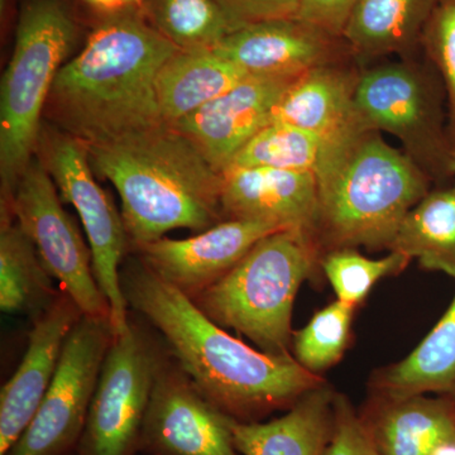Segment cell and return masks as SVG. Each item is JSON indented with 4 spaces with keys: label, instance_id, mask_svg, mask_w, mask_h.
<instances>
[{
    "label": "cell",
    "instance_id": "1",
    "mask_svg": "<svg viewBox=\"0 0 455 455\" xmlns=\"http://www.w3.org/2000/svg\"><path fill=\"white\" fill-rule=\"evenodd\" d=\"M128 307L163 334L180 370L220 411L242 423L298 403L320 379L289 355H269L232 337L140 260L121 274Z\"/></svg>",
    "mask_w": 455,
    "mask_h": 455
},
{
    "label": "cell",
    "instance_id": "2",
    "mask_svg": "<svg viewBox=\"0 0 455 455\" xmlns=\"http://www.w3.org/2000/svg\"><path fill=\"white\" fill-rule=\"evenodd\" d=\"M178 51L139 12H116L60 68L46 110L86 147L163 127L156 80Z\"/></svg>",
    "mask_w": 455,
    "mask_h": 455
},
{
    "label": "cell",
    "instance_id": "3",
    "mask_svg": "<svg viewBox=\"0 0 455 455\" xmlns=\"http://www.w3.org/2000/svg\"><path fill=\"white\" fill-rule=\"evenodd\" d=\"M95 173L112 182L134 245L164 238L173 229L204 232L224 220L221 173L169 125L89 146Z\"/></svg>",
    "mask_w": 455,
    "mask_h": 455
},
{
    "label": "cell",
    "instance_id": "4",
    "mask_svg": "<svg viewBox=\"0 0 455 455\" xmlns=\"http://www.w3.org/2000/svg\"><path fill=\"white\" fill-rule=\"evenodd\" d=\"M316 180V233L335 250L391 248L431 181L405 152L373 131L331 145Z\"/></svg>",
    "mask_w": 455,
    "mask_h": 455
},
{
    "label": "cell",
    "instance_id": "5",
    "mask_svg": "<svg viewBox=\"0 0 455 455\" xmlns=\"http://www.w3.org/2000/svg\"><path fill=\"white\" fill-rule=\"evenodd\" d=\"M314 259V236L280 230L193 300L212 322L250 338L262 352L286 355L293 302Z\"/></svg>",
    "mask_w": 455,
    "mask_h": 455
},
{
    "label": "cell",
    "instance_id": "6",
    "mask_svg": "<svg viewBox=\"0 0 455 455\" xmlns=\"http://www.w3.org/2000/svg\"><path fill=\"white\" fill-rule=\"evenodd\" d=\"M76 36L73 17L60 0H27L23 5L0 88L2 200L12 196L35 158L42 113Z\"/></svg>",
    "mask_w": 455,
    "mask_h": 455
},
{
    "label": "cell",
    "instance_id": "7",
    "mask_svg": "<svg viewBox=\"0 0 455 455\" xmlns=\"http://www.w3.org/2000/svg\"><path fill=\"white\" fill-rule=\"evenodd\" d=\"M355 104L362 130L392 134L431 180L449 178L447 94L429 62L405 60L361 71Z\"/></svg>",
    "mask_w": 455,
    "mask_h": 455
},
{
    "label": "cell",
    "instance_id": "8",
    "mask_svg": "<svg viewBox=\"0 0 455 455\" xmlns=\"http://www.w3.org/2000/svg\"><path fill=\"white\" fill-rule=\"evenodd\" d=\"M37 154L61 200L79 214L88 235L95 278L109 304L114 334H124L131 323L119 271L128 236L122 214L95 180L83 142L61 130L41 131Z\"/></svg>",
    "mask_w": 455,
    "mask_h": 455
},
{
    "label": "cell",
    "instance_id": "9",
    "mask_svg": "<svg viewBox=\"0 0 455 455\" xmlns=\"http://www.w3.org/2000/svg\"><path fill=\"white\" fill-rule=\"evenodd\" d=\"M114 337L110 316L80 317L65 341L35 418L5 455H68L76 451Z\"/></svg>",
    "mask_w": 455,
    "mask_h": 455
},
{
    "label": "cell",
    "instance_id": "10",
    "mask_svg": "<svg viewBox=\"0 0 455 455\" xmlns=\"http://www.w3.org/2000/svg\"><path fill=\"white\" fill-rule=\"evenodd\" d=\"M2 206L11 209L51 277L59 281L84 315L110 316L109 304L95 278L92 251L62 208L55 182L40 158L29 163Z\"/></svg>",
    "mask_w": 455,
    "mask_h": 455
},
{
    "label": "cell",
    "instance_id": "11",
    "mask_svg": "<svg viewBox=\"0 0 455 455\" xmlns=\"http://www.w3.org/2000/svg\"><path fill=\"white\" fill-rule=\"evenodd\" d=\"M160 368L136 326L131 324L124 334L114 337L76 455H139L140 433Z\"/></svg>",
    "mask_w": 455,
    "mask_h": 455
},
{
    "label": "cell",
    "instance_id": "12",
    "mask_svg": "<svg viewBox=\"0 0 455 455\" xmlns=\"http://www.w3.org/2000/svg\"><path fill=\"white\" fill-rule=\"evenodd\" d=\"M232 418L180 371L161 366L143 423L140 455H241Z\"/></svg>",
    "mask_w": 455,
    "mask_h": 455
},
{
    "label": "cell",
    "instance_id": "13",
    "mask_svg": "<svg viewBox=\"0 0 455 455\" xmlns=\"http://www.w3.org/2000/svg\"><path fill=\"white\" fill-rule=\"evenodd\" d=\"M212 50L251 76L299 77L355 59L343 37L296 17L239 27Z\"/></svg>",
    "mask_w": 455,
    "mask_h": 455
},
{
    "label": "cell",
    "instance_id": "14",
    "mask_svg": "<svg viewBox=\"0 0 455 455\" xmlns=\"http://www.w3.org/2000/svg\"><path fill=\"white\" fill-rule=\"evenodd\" d=\"M283 228L260 220H228L185 239L136 245L140 260L188 298L228 274L260 239Z\"/></svg>",
    "mask_w": 455,
    "mask_h": 455
},
{
    "label": "cell",
    "instance_id": "15",
    "mask_svg": "<svg viewBox=\"0 0 455 455\" xmlns=\"http://www.w3.org/2000/svg\"><path fill=\"white\" fill-rule=\"evenodd\" d=\"M295 79L247 76L172 128L221 173L259 131L271 124L275 107Z\"/></svg>",
    "mask_w": 455,
    "mask_h": 455
},
{
    "label": "cell",
    "instance_id": "16",
    "mask_svg": "<svg viewBox=\"0 0 455 455\" xmlns=\"http://www.w3.org/2000/svg\"><path fill=\"white\" fill-rule=\"evenodd\" d=\"M83 315L62 292L36 319L25 355L0 391V455L7 454L31 424L55 376L65 341Z\"/></svg>",
    "mask_w": 455,
    "mask_h": 455
},
{
    "label": "cell",
    "instance_id": "17",
    "mask_svg": "<svg viewBox=\"0 0 455 455\" xmlns=\"http://www.w3.org/2000/svg\"><path fill=\"white\" fill-rule=\"evenodd\" d=\"M224 220H260L283 229L316 233L315 173L268 167H229L221 172Z\"/></svg>",
    "mask_w": 455,
    "mask_h": 455
},
{
    "label": "cell",
    "instance_id": "18",
    "mask_svg": "<svg viewBox=\"0 0 455 455\" xmlns=\"http://www.w3.org/2000/svg\"><path fill=\"white\" fill-rule=\"evenodd\" d=\"M349 62L320 66L296 77L275 107L271 123L311 132L329 145L364 132L355 104L361 71Z\"/></svg>",
    "mask_w": 455,
    "mask_h": 455
},
{
    "label": "cell",
    "instance_id": "19",
    "mask_svg": "<svg viewBox=\"0 0 455 455\" xmlns=\"http://www.w3.org/2000/svg\"><path fill=\"white\" fill-rule=\"evenodd\" d=\"M333 419L334 397L319 387L274 420L242 423L233 419V440L241 455H324Z\"/></svg>",
    "mask_w": 455,
    "mask_h": 455
},
{
    "label": "cell",
    "instance_id": "20",
    "mask_svg": "<svg viewBox=\"0 0 455 455\" xmlns=\"http://www.w3.org/2000/svg\"><path fill=\"white\" fill-rule=\"evenodd\" d=\"M362 420L382 455H435L455 442V403L444 398L388 400Z\"/></svg>",
    "mask_w": 455,
    "mask_h": 455
},
{
    "label": "cell",
    "instance_id": "21",
    "mask_svg": "<svg viewBox=\"0 0 455 455\" xmlns=\"http://www.w3.org/2000/svg\"><path fill=\"white\" fill-rule=\"evenodd\" d=\"M440 0H359L343 32L355 60L407 55L421 37Z\"/></svg>",
    "mask_w": 455,
    "mask_h": 455
},
{
    "label": "cell",
    "instance_id": "22",
    "mask_svg": "<svg viewBox=\"0 0 455 455\" xmlns=\"http://www.w3.org/2000/svg\"><path fill=\"white\" fill-rule=\"evenodd\" d=\"M251 76L214 50H179L164 62L156 80L164 124H173L221 97Z\"/></svg>",
    "mask_w": 455,
    "mask_h": 455
},
{
    "label": "cell",
    "instance_id": "23",
    "mask_svg": "<svg viewBox=\"0 0 455 455\" xmlns=\"http://www.w3.org/2000/svg\"><path fill=\"white\" fill-rule=\"evenodd\" d=\"M29 236L11 209L2 206L0 226V309L37 319L59 293Z\"/></svg>",
    "mask_w": 455,
    "mask_h": 455
},
{
    "label": "cell",
    "instance_id": "24",
    "mask_svg": "<svg viewBox=\"0 0 455 455\" xmlns=\"http://www.w3.org/2000/svg\"><path fill=\"white\" fill-rule=\"evenodd\" d=\"M388 400L425 394L455 395V296L444 315L409 357L383 374Z\"/></svg>",
    "mask_w": 455,
    "mask_h": 455
},
{
    "label": "cell",
    "instance_id": "25",
    "mask_svg": "<svg viewBox=\"0 0 455 455\" xmlns=\"http://www.w3.org/2000/svg\"><path fill=\"white\" fill-rule=\"evenodd\" d=\"M390 250L455 278V184L429 191L407 212Z\"/></svg>",
    "mask_w": 455,
    "mask_h": 455
},
{
    "label": "cell",
    "instance_id": "26",
    "mask_svg": "<svg viewBox=\"0 0 455 455\" xmlns=\"http://www.w3.org/2000/svg\"><path fill=\"white\" fill-rule=\"evenodd\" d=\"M151 25L179 50H212L242 27L218 0H151Z\"/></svg>",
    "mask_w": 455,
    "mask_h": 455
},
{
    "label": "cell",
    "instance_id": "27",
    "mask_svg": "<svg viewBox=\"0 0 455 455\" xmlns=\"http://www.w3.org/2000/svg\"><path fill=\"white\" fill-rule=\"evenodd\" d=\"M329 145L316 134L284 123H271L235 155L229 167H268L315 173ZM226 169V170H227Z\"/></svg>",
    "mask_w": 455,
    "mask_h": 455
},
{
    "label": "cell",
    "instance_id": "28",
    "mask_svg": "<svg viewBox=\"0 0 455 455\" xmlns=\"http://www.w3.org/2000/svg\"><path fill=\"white\" fill-rule=\"evenodd\" d=\"M410 259L406 254L396 251H391V254L383 259H372L353 248H337L326 254L323 269L338 300L355 307L381 278L403 271Z\"/></svg>",
    "mask_w": 455,
    "mask_h": 455
},
{
    "label": "cell",
    "instance_id": "29",
    "mask_svg": "<svg viewBox=\"0 0 455 455\" xmlns=\"http://www.w3.org/2000/svg\"><path fill=\"white\" fill-rule=\"evenodd\" d=\"M355 307L337 300L317 311L295 335L296 361L310 372L334 366L348 343Z\"/></svg>",
    "mask_w": 455,
    "mask_h": 455
},
{
    "label": "cell",
    "instance_id": "30",
    "mask_svg": "<svg viewBox=\"0 0 455 455\" xmlns=\"http://www.w3.org/2000/svg\"><path fill=\"white\" fill-rule=\"evenodd\" d=\"M427 62L439 74L447 94L449 134L455 146V0H440L431 16L423 37Z\"/></svg>",
    "mask_w": 455,
    "mask_h": 455
},
{
    "label": "cell",
    "instance_id": "31",
    "mask_svg": "<svg viewBox=\"0 0 455 455\" xmlns=\"http://www.w3.org/2000/svg\"><path fill=\"white\" fill-rule=\"evenodd\" d=\"M324 455H382L346 397H334L333 430Z\"/></svg>",
    "mask_w": 455,
    "mask_h": 455
},
{
    "label": "cell",
    "instance_id": "32",
    "mask_svg": "<svg viewBox=\"0 0 455 455\" xmlns=\"http://www.w3.org/2000/svg\"><path fill=\"white\" fill-rule=\"evenodd\" d=\"M359 0H300L296 18L343 37Z\"/></svg>",
    "mask_w": 455,
    "mask_h": 455
},
{
    "label": "cell",
    "instance_id": "33",
    "mask_svg": "<svg viewBox=\"0 0 455 455\" xmlns=\"http://www.w3.org/2000/svg\"><path fill=\"white\" fill-rule=\"evenodd\" d=\"M239 25L296 17L300 0H218Z\"/></svg>",
    "mask_w": 455,
    "mask_h": 455
},
{
    "label": "cell",
    "instance_id": "34",
    "mask_svg": "<svg viewBox=\"0 0 455 455\" xmlns=\"http://www.w3.org/2000/svg\"><path fill=\"white\" fill-rule=\"evenodd\" d=\"M86 2L94 5L95 8L109 12V13H116V12L122 11L123 8L127 7L123 0H86Z\"/></svg>",
    "mask_w": 455,
    "mask_h": 455
},
{
    "label": "cell",
    "instance_id": "35",
    "mask_svg": "<svg viewBox=\"0 0 455 455\" xmlns=\"http://www.w3.org/2000/svg\"><path fill=\"white\" fill-rule=\"evenodd\" d=\"M448 172L449 176H455V146L451 148V158H449Z\"/></svg>",
    "mask_w": 455,
    "mask_h": 455
},
{
    "label": "cell",
    "instance_id": "36",
    "mask_svg": "<svg viewBox=\"0 0 455 455\" xmlns=\"http://www.w3.org/2000/svg\"><path fill=\"white\" fill-rule=\"evenodd\" d=\"M127 7H139L142 4V0H123Z\"/></svg>",
    "mask_w": 455,
    "mask_h": 455
},
{
    "label": "cell",
    "instance_id": "37",
    "mask_svg": "<svg viewBox=\"0 0 455 455\" xmlns=\"http://www.w3.org/2000/svg\"><path fill=\"white\" fill-rule=\"evenodd\" d=\"M68 455H76V453H75V451H74V453H71V454H68Z\"/></svg>",
    "mask_w": 455,
    "mask_h": 455
},
{
    "label": "cell",
    "instance_id": "38",
    "mask_svg": "<svg viewBox=\"0 0 455 455\" xmlns=\"http://www.w3.org/2000/svg\"><path fill=\"white\" fill-rule=\"evenodd\" d=\"M140 455V454H139Z\"/></svg>",
    "mask_w": 455,
    "mask_h": 455
}]
</instances>
